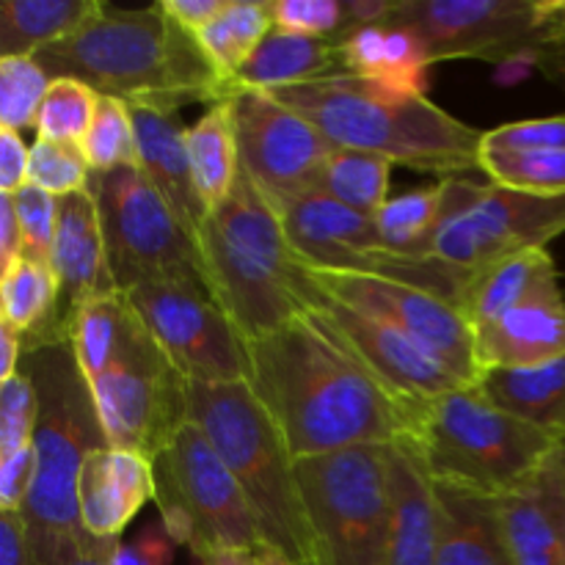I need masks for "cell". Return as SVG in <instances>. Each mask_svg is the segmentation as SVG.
<instances>
[{
	"label": "cell",
	"mask_w": 565,
	"mask_h": 565,
	"mask_svg": "<svg viewBox=\"0 0 565 565\" xmlns=\"http://www.w3.org/2000/svg\"><path fill=\"white\" fill-rule=\"evenodd\" d=\"M246 384L296 461L412 434L406 406L318 312L246 342Z\"/></svg>",
	"instance_id": "obj_1"
},
{
	"label": "cell",
	"mask_w": 565,
	"mask_h": 565,
	"mask_svg": "<svg viewBox=\"0 0 565 565\" xmlns=\"http://www.w3.org/2000/svg\"><path fill=\"white\" fill-rule=\"evenodd\" d=\"M441 196H445V188L439 180L436 185L390 199L375 215L386 252L401 254V257H428V243L439 224Z\"/></svg>",
	"instance_id": "obj_34"
},
{
	"label": "cell",
	"mask_w": 565,
	"mask_h": 565,
	"mask_svg": "<svg viewBox=\"0 0 565 565\" xmlns=\"http://www.w3.org/2000/svg\"><path fill=\"white\" fill-rule=\"evenodd\" d=\"M121 541L94 539V535L81 533L75 539L64 541L53 557L36 563V565H110L114 552Z\"/></svg>",
	"instance_id": "obj_47"
},
{
	"label": "cell",
	"mask_w": 565,
	"mask_h": 565,
	"mask_svg": "<svg viewBox=\"0 0 565 565\" xmlns=\"http://www.w3.org/2000/svg\"><path fill=\"white\" fill-rule=\"evenodd\" d=\"M441 188L445 196L428 257L461 276L463 287L489 265L527 248H546L565 235V196L508 191L467 174L447 177Z\"/></svg>",
	"instance_id": "obj_11"
},
{
	"label": "cell",
	"mask_w": 565,
	"mask_h": 565,
	"mask_svg": "<svg viewBox=\"0 0 565 565\" xmlns=\"http://www.w3.org/2000/svg\"><path fill=\"white\" fill-rule=\"evenodd\" d=\"M36 478V452L33 445L0 458V513H22Z\"/></svg>",
	"instance_id": "obj_45"
},
{
	"label": "cell",
	"mask_w": 565,
	"mask_h": 565,
	"mask_svg": "<svg viewBox=\"0 0 565 565\" xmlns=\"http://www.w3.org/2000/svg\"><path fill=\"white\" fill-rule=\"evenodd\" d=\"M97 9L99 0H3L0 58H33L77 31Z\"/></svg>",
	"instance_id": "obj_30"
},
{
	"label": "cell",
	"mask_w": 565,
	"mask_h": 565,
	"mask_svg": "<svg viewBox=\"0 0 565 565\" xmlns=\"http://www.w3.org/2000/svg\"><path fill=\"white\" fill-rule=\"evenodd\" d=\"M224 99L235 121L241 169L270 202L320 188L337 147L312 121L268 92H232Z\"/></svg>",
	"instance_id": "obj_16"
},
{
	"label": "cell",
	"mask_w": 565,
	"mask_h": 565,
	"mask_svg": "<svg viewBox=\"0 0 565 565\" xmlns=\"http://www.w3.org/2000/svg\"><path fill=\"white\" fill-rule=\"evenodd\" d=\"M390 445H356L296 461L318 565H384Z\"/></svg>",
	"instance_id": "obj_10"
},
{
	"label": "cell",
	"mask_w": 565,
	"mask_h": 565,
	"mask_svg": "<svg viewBox=\"0 0 565 565\" xmlns=\"http://www.w3.org/2000/svg\"><path fill=\"white\" fill-rule=\"evenodd\" d=\"M50 81L72 77L127 105L180 110L221 103V77L196 33L177 25L163 6L99 9L77 31L33 55Z\"/></svg>",
	"instance_id": "obj_2"
},
{
	"label": "cell",
	"mask_w": 565,
	"mask_h": 565,
	"mask_svg": "<svg viewBox=\"0 0 565 565\" xmlns=\"http://www.w3.org/2000/svg\"><path fill=\"white\" fill-rule=\"evenodd\" d=\"M565 149V116L524 119L483 130V152H557Z\"/></svg>",
	"instance_id": "obj_43"
},
{
	"label": "cell",
	"mask_w": 565,
	"mask_h": 565,
	"mask_svg": "<svg viewBox=\"0 0 565 565\" xmlns=\"http://www.w3.org/2000/svg\"><path fill=\"white\" fill-rule=\"evenodd\" d=\"M274 28L340 42L351 31L348 0H270Z\"/></svg>",
	"instance_id": "obj_40"
},
{
	"label": "cell",
	"mask_w": 565,
	"mask_h": 565,
	"mask_svg": "<svg viewBox=\"0 0 565 565\" xmlns=\"http://www.w3.org/2000/svg\"><path fill=\"white\" fill-rule=\"evenodd\" d=\"M50 268L61 287V318L72 331V318L94 298L114 292V279L105 259L103 226L92 191H77L58 199Z\"/></svg>",
	"instance_id": "obj_19"
},
{
	"label": "cell",
	"mask_w": 565,
	"mask_h": 565,
	"mask_svg": "<svg viewBox=\"0 0 565 565\" xmlns=\"http://www.w3.org/2000/svg\"><path fill=\"white\" fill-rule=\"evenodd\" d=\"M268 94L298 110L340 149L384 154L441 180L480 171L483 130L456 119L425 94L392 92L351 72Z\"/></svg>",
	"instance_id": "obj_5"
},
{
	"label": "cell",
	"mask_w": 565,
	"mask_h": 565,
	"mask_svg": "<svg viewBox=\"0 0 565 565\" xmlns=\"http://www.w3.org/2000/svg\"><path fill=\"white\" fill-rule=\"evenodd\" d=\"M188 158H191L193 185L210 213L230 196L241 174L235 121L226 99L210 105L207 114L188 130Z\"/></svg>",
	"instance_id": "obj_31"
},
{
	"label": "cell",
	"mask_w": 565,
	"mask_h": 565,
	"mask_svg": "<svg viewBox=\"0 0 565 565\" xmlns=\"http://www.w3.org/2000/svg\"><path fill=\"white\" fill-rule=\"evenodd\" d=\"M92 180V166H88L83 147L77 143L42 141L36 138L31 147V166H28V185L61 199L70 193L86 191Z\"/></svg>",
	"instance_id": "obj_39"
},
{
	"label": "cell",
	"mask_w": 565,
	"mask_h": 565,
	"mask_svg": "<svg viewBox=\"0 0 565 565\" xmlns=\"http://www.w3.org/2000/svg\"><path fill=\"white\" fill-rule=\"evenodd\" d=\"M70 337L108 445L152 461L188 423V381L119 290L88 301Z\"/></svg>",
	"instance_id": "obj_3"
},
{
	"label": "cell",
	"mask_w": 565,
	"mask_h": 565,
	"mask_svg": "<svg viewBox=\"0 0 565 565\" xmlns=\"http://www.w3.org/2000/svg\"><path fill=\"white\" fill-rule=\"evenodd\" d=\"M11 202H14L22 241H25V257L50 265L55 224H58V199L39 191V188L25 185L22 191L11 193Z\"/></svg>",
	"instance_id": "obj_42"
},
{
	"label": "cell",
	"mask_w": 565,
	"mask_h": 565,
	"mask_svg": "<svg viewBox=\"0 0 565 565\" xmlns=\"http://www.w3.org/2000/svg\"><path fill=\"white\" fill-rule=\"evenodd\" d=\"M204 285L243 342L281 329L323 301L287 243L274 202L241 169L230 196L196 232Z\"/></svg>",
	"instance_id": "obj_4"
},
{
	"label": "cell",
	"mask_w": 565,
	"mask_h": 565,
	"mask_svg": "<svg viewBox=\"0 0 565 565\" xmlns=\"http://www.w3.org/2000/svg\"><path fill=\"white\" fill-rule=\"evenodd\" d=\"M108 274L119 292L149 281H204L196 237L138 166L92 171Z\"/></svg>",
	"instance_id": "obj_12"
},
{
	"label": "cell",
	"mask_w": 565,
	"mask_h": 565,
	"mask_svg": "<svg viewBox=\"0 0 565 565\" xmlns=\"http://www.w3.org/2000/svg\"><path fill=\"white\" fill-rule=\"evenodd\" d=\"M315 309L340 331L342 340L379 375L381 384L395 392L406 406L419 408L423 403L463 386L434 353L379 315L348 307L329 296H323Z\"/></svg>",
	"instance_id": "obj_17"
},
{
	"label": "cell",
	"mask_w": 565,
	"mask_h": 565,
	"mask_svg": "<svg viewBox=\"0 0 565 565\" xmlns=\"http://www.w3.org/2000/svg\"><path fill=\"white\" fill-rule=\"evenodd\" d=\"M132 125L138 138V169L158 188L180 224L196 237L204 210L191 174L188 158V130L182 127L177 110L152 108V105H130Z\"/></svg>",
	"instance_id": "obj_23"
},
{
	"label": "cell",
	"mask_w": 565,
	"mask_h": 565,
	"mask_svg": "<svg viewBox=\"0 0 565 565\" xmlns=\"http://www.w3.org/2000/svg\"><path fill=\"white\" fill-rule=\"evenodd\" d=\"M516 565H565V447L500 500Z\"/></svg>",
	"instance_id": "obj_20"
},
{
	"label": "cell",
	"mask_w": 565,
	"mask_h": 565,
	"mask_svg": "<svg viewBox=\"0 0 565 565\" xmlns=\"http://www.w3.org/2000/svg\"><path fill=\"white\" fill-rule=\"evenodd\" d=\"M99 94L72 77L53 81L36 119V138L42 141L77 143L81 147L97 114Z\"/></svg>",
	"instance_id": "obj_37"
},
{
	"label": "cell",
	"mask_w": 565,
	"mask_h": 565,
	"mask_svg": "<svg viewBox=\"0 0 565 565\" xmlns=\"http://www.w3.org/2000/svg\"><path fill=\"white\" fill-rule=\"evenodd\" d=\"M390 463V533L384 565H436L439 502L436 486L406 441L386 452Z\"/></svg>",
	"instance_id": "obj_22"
},
{
	"label": "cell",
	"mask_w": 565,
	"mask_h": 565,
	"mask_svg": "<svg viewBox=\"0 0 565 565\" xmlns=\"http://www.w3.org/2000/svg\"><path fill=\"white\" fill-rule=\"evenodd\" d=\"M337 72H345L340 44L274 28L246 66L230 83H224L221 99L232 92H279Z\"/></svg>",
	"instance_id": "obj_26"
},
{
	"label": "cell",
	"mask_w": 565,
	"mask_h": 565,
	"mask_svg": "<svg viewBox=\"0 0 565 565\" xmlns=\"http://www.w3.org/2000/svg\"><path fill=\"white\" fill-rule=\"evenodd\" d=\"M125 296L182 379L191 384L246 381V342L204 281H149Z\"/></svg>",
	"instance_id": "obj_14"
},
{
	"label": "cell",
	"mask_w": 565,
	"mask_h": 565,
	"mask_svg": "<svg viewBox=\"0 0 565 565\" xmlns=\"http://www.w3.org/2000/svg\"><path fill=\"white\" fill-rule=\"evenodd\" d=\"M565 44V0H555V47H552L550 58H546L544 70H550L552 58L557 55V50H561Z\"/></svg>",
	"instance_id": "obj_53"
},
{
	"label": "cell",
	"mask_w": 565,
	"mask_h": 565,
	"mask_svg": "<svg viewBox=\"0 0 565 565\" xmlns=\"http://www.w3.org/2000/svg\"><path fill=\"white\" fill-rule=\"evenodd\" d=\"M274 31L270 0H226L221 14L196 33L221 83H230ZM224 88V86H221Z\"/></svg>",
	"instance_id": "obj_32"
},
{
	"label": "cell",
	"mask_w": 565,
	"mask_h": 565,
	"mask_svg": "<svg viewBox=\"0 0 565 565\" xmlns=\"http://www.w3.org/2000/svg\"><path fill=\"white\" fill-rule=\"evenodd\" d=\"M436 502H439L436 565H516L502 530L500 500L436 486Z\"/></svg>",
	"instance_id": "obj_24"
},
{
	"label": "cell",
	"mask_w": 565,
	"mask_h": 565,
	"mask_svg": "<svg viewBox=\"0 0 565 565\" xmlns=\"http://www.w3.org/2000/svg\"><path fill=\"white\" fill-rule=\"evenodd\" d=\"M0 565H36L22 513H0Z\"/></svg>",
	"instance_id": "obj_48"
},
{
	"label": "cell",
	"mask_w": 565,
	"mask_h": 565,
	"mask_svg": "<svg viewBox=\"0 0 565 565\" xmlns=\"http://www.w3.org/2000/svg\"><path fill=\"white\" fill-rule=\"evenodd\" d=\"M47 72L31 55L0 58V127L3 130H36L39 110L50 88Z\"/></svg>",
	"instance_id": "obj_38"
},
{
	"label": "cell",
	"mask_w": 565,
	"mask_h": 565,
	"mask_svg": "<svg viewBox=\"0 0 565 565\" xmlns=\"http://www.w3.org/2000/svg\"><path fill=\"white\" fill-rule=\"evenodd\" d=\"M550 281H557L552 254L546 248H527V252L511 254V257L475 274L463 287L458 309L472 329H480V326L502 318L508 309L522 303L524 298L539 292Z\"/></svg>",
	"instance_id": "obj_29"
},
{
	"label": "cell",
	"mask_w": 565,
	"mask_h": 565,
	"mask_svg": "<svg viewBox=\"0 0 565 565\" xmlns=\"http://www.w3.org/2000/svg\"><path fill=\"white\" fill-rule=\"evenodd\" d=\"M188 419L196 423L241 486L263 530L296 565H318V544L290 456L246 381L185 386Z\"/></svg>",
	"instance_id": "obj_7"
},
{
	"label": "cell",
	"mask_w": 565,
	"mask_h": 565,
	"mask_svg": "<svg viewBox=\"0 0 565 565\" xmlns=\"http://www.w3.org/2000/svg\"><path fill=\"white\" fill-rule=\"evenodd\" d=\"M81 147L92 171L138 166V138L130 105L125 99L99 94L97 114H94V121Z\"/></svg>",
	"instance_id": "obj_36"
},
{
	"label": "cell",
	"mask_w": 565,
	"mask_h": 565,
	"mask_svg": "<svg viewBox=\"0 0 565 565\" xmlns=\"http://www.w3.org/2000/svg\"><path fill=\"white\" fill-rule=\"evenodd\" d=\"M486 180L533 196H565V149L557 152H480Z\"/></svg>",
	"instance_id": "obj_35"
},
{
	"label": "cell",
	"mask_w": 565,
	"mask_h": 565,
	"mask_svg": "<svg viewBox=\"0 0 565 565\" xmlns=\"http://www.w3.org/2000/svg\"><path fill=\"white\" fill-rule=\"evenodd\" d=\"M20 257H25L20 221H17L11 193H0V268H11Z\"/></svg>",
	"instance_id": "obj_50"
},
{
	"label": "cell",
	"mask_w": 565,
	"mask_h": 565,
	"mask_svg": "<svg viewBox=\"0 0 565 565\" xmlns=\"http://www.w3.org/2000/svg\"><path fill=\"white\" fill-rule=\"evenodd\" d=\"M303 268L323 296L348 303V307L364 309L370 315H379L386 323L397 326L408 337H414L463 386H475L480 381L483 373H480L478 364L475 329L456 303L436 296V292L423 290V287L386 279V276L309 268V265H303Z\"/></svg>",
	"instance_id": "obj_15"
},
{
	"label": "cell",
	"mask_w": 565,
	"mask_h": 565,
	"mask_svg": "<svg viewBox=\"0 0 565 565\" xmlns=\"http://www.w3.org/2000/svg\"><path fill=\"white\" fill-rule=\"evenodd\" d=\"M546 72H555V75H561L563 81H565V44L561 50H557V55L555 58H552V64H550V70Z\"/></svg>",
	"instance_id": "obj_55"
},
{
	"label": "cell",
	"mask_w": 565,
	"mask_h": 565,
	"mask_svg": "<svg viewBox=\"0 0 565 565\" xmlns=\"http://www.w3.org/2000/svg\"><path fill=\"white\" fill-rule=\"evenodd\" d=\"M20 370L33 381L39 397L33 430L36 478L22 519L28 524L33 563H42L53 557L64 541L86 533L77 505L81 469L94 450L108 447V439L77 364L72 337L25 348Z\"/></svg>",
	"instance_id": "obj_6"
},
{
	"label": "cell",
	"mask_w": 565,
	"mask_h": 565,
	"mask_svg": "<svg viewBox=\"0 0 565 565\" xmlns=\"http://www.w3.org/2000/svg\"><path fill=\"white\" fill-rule=\"evenodd\" d=\"M22 337L11 326L0 323V384L20 373Z\"/></svg>",
	"instance_id": "obj_51"
},
{
	"label": "cell",
	"mask_w": 565,
	"mask_h": 565,
	"mask_svg": "<svg viewBox=\"0 0 565 565\" xmlns=\"http://www.w3.org/2000/svg\"><path fill=\"white\" fill-rule=\"evenodd\" d=\"M408 447L436 486L502 500L533 478L563 439L500 412L478 386H458L414 414Z\"/></svg>",
	"instance_id": "obj_8"
},
{
	"label": "cell",
	"mask_w": 565,
	"mask_h": 565,
	"mask_svg": "<svg viewBox=\"0 0 565 565\" xmlns=\"http://www.w3.org/2000/svg\"><path fill=\"white\" fill-rule=\"evenodd\" d=\"M154 500L152 461L119 447H99L86 458L77 483L81 524L94 539L119 541L127 524Z\"/></svg>",
	"instance_id": "obj_21"
},
{
	"label": "cell",
	"mask_w": 565,
	"mask_h": 565,
	"mask_svg": "<svg viewBox=\"0 0 565 565\" xmlns=\"http://www.w3.org/2000/svg\"><path fill=\"white\" fill-rule=\"evenodd\" d=\"M224 3L226 0H160L166 14L191 33H199L204 25H210L221 14Z\"/></svg>",
	"instance_id": "obj_49"
},
{
	"label": "cell",
	"mask_w": 565,
	"mask_h": 565,
	"mask_svg": "<svg viewBox=\"0 0 565 565\" xmlns=\"http://www.w3.org/2000/svg\"><path fill=\"white\" fill-rule=\"evenodd\" d=\"M392 160L384 154L362 152V149H340L326 160L320 188L356 213L375 215L390 202V177Z\"/></svg>",
	"instance_id": "obj_33"
},
{
	"label": "cell",
	"mask_w": 565,
	"mask_h": 565,
	"mask_svg": "<svg viewBox=\"0 0 565 565\" xmlns=\"http://www.w3.org/2000/svg\"><path fill=\"white\" fill-rule=\"evenodd\" d=\"M342 66L351 75L423 97L428 88L430 58L423 39L401 25H359L340 39Z\"/></svg>",
	"instance_id": "obj_25"
},
{
	"label": "cell",
	"mask_w": 565,
	"mask_h": 565,
	"mask_svg": "<svg viewBox=\"0 0 565 565\" xmlns=\"http://www.w3.org/2000/svg\"><path fill=\"white\" fill-rule=\"evenodd\" d=\"M254 555H257L259 565H296L290 561V557L281 555V552L276 550V546H270V544H263L257 552H254Z\"/></svg>",
	"instance_id": "obj_54"
},
{
	"label": "cell",
	"mask_w": 565,
	"mask_h": 565,
	"mask_svg": "<svg viewBox=\"0 0 565 565\" xmlns=\"http://www.w3.org/2000/svg\"><path fill=\"white\" fill-rule=\"evenodd\" d=\"M480 373L539 367L565 356V298L561 281H550L508 309L502 318L475 329Z\"/></svg>",
	"instance_id": "obj_18"
},
{
	"label": "cell",
	"mask_w": 565,
	"mask_h": 565,
	"mask_svg": "<svg viewBox=\"0 0 565 565\" xmlns=\"http://www.w3.org/2000/svg\"><path fill=\"white\" fill-rule=\"evenodd\" d=\"M36 417V390H33V381L20 370L14 379L0 384V458H9L33 445Z\"/></svg>",
	"instance_id": "obj_41"
},
{
	"label": "cell",
	"mask_w": 565,
	"mask_h": 565,
	"mask_svg": "<svg viewBox=\"0 0 565 565\" xmlns=\"http://www.w3.org/2000/svg\"><path fill=\"white\" fill-rule=\"evenodd\" d=\"M177 555V541L163 522L147 524L130 544H119L110 565H171Z\"/></svg>",
	"instance_id": "obj_44"
},
{
	"label": "cell",
	"mask_w": 565,
	"mask_h": 565,
	"mask_svg": "<svg viewBox=\"0 0 565 565\" xmlns=\"http://www.w3.org/2000/svg\"><path fill=\"white\" fill-rule=\"evenodd\" d=\"M475 386L500 412L565 441V356L539 367L486 370Z\"/></svg>",
	"instance_id": "obj_27"
},
{
	"label": "cell",
	"mask_w": 565,
	"mask_h": 565,
	"mask_svg": "<svg viewBox=\"0 0 565 565\" xmlns=\"http://www.w3.org/2000/svg\"><path fill=\"white\" fill-rule=\"evenodd\" d=\"M381 25L417 33L430 64L480 58L544 66L555 47V0H392Z\"/></svg>",
	"instance_id": "obj_13"
},
{
	"label": "cell",
	"mask_w": 565,
	"mask_h": 565,
	"mask_svg": "<svg viewBox=\"0 0 565 565\" xmlns=\"http://www.w3.org/2000/svg\"><path fill=\"white\" fill-rule=\"evenodd\" d=\"M196 563L199 565H259L254 552H243V550L207 552V555H199Z\"/></svg>",
	"instance_id": "obj_52"
},
{
	"label": "cell",
	"mask_w": 565,
	"mask_h": 565,
	"mask_svg": "<svg viewBox=\"0 0 565 565\" xmlns=\"http://www.w3.org/2000/svg\"><path fill=\"white\" fill-rule=\"evenodd\" d=\"M154 505L160 522L193 557L207 552H257L263 530L241 486L210 445L204 430L188 419L152 458Z\"/></svg>",
	"instance_id": "obj_9"
},
{
	"label": "cell",
	"mask_w": 565,
	"mask_h": 565,
	"mask_svg": "<svg viewBox=\"0 0 565 565\" xmlns=\"http://www.w3.org/2000/svg\"><path fill=\"white\" fill-rule=\"evenodd\" d=\"M0 323L11 326L22 337V351L70 337V326L61 318V287L50 265L20 257L3 270Z\"/></svg>",
	"instance_id": "obj_28"
},
{
	"label": "cell",
	"mask_w": 565,
	"mask_h": 565,
	"mask_svg": "<svg viewBox=\"0 0 565 565\" xmlns=\"http://www.w3.org/2000/svg\"><path fill=\"white\" fill-rule=\"evenodd\" d=\"M31 147H25L22 132L0 127V193H17L28 185Z\"/></svg>",
	"instance_id": "obj_46"
}]
</instances>
